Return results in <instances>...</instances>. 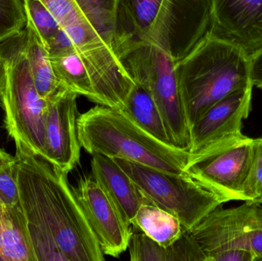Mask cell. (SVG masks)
I'll list each match as a JSON object with an SVG mask.
<instances>
[{"instance_id":"20","label":"cell","mask_w":262,"mask_h":261,"mask_svg":"<svg viewBox=\"0 0 262 261\" xmlns=\"http://www.w3.org/2000/svg\"><path fill=\"white\" fill-rule=\"evenodd\" d=\"M121 110L149 134L167 145L173 146L160 110L146 88L135 84Z\"/></svg>"},{"instance_id":"6","label":"cell","mask_w":262,"mask_h":261,"mask_svg":"<svg viewBox=\"0 0 262 261\" xmlns=\"http://www.w3.org/2000/svg\"><path fill=\"white\" fill-rule=\"evenodd\" d=\"M0 51L8 64L6 87L0 96L6 130L14 142L20 141L34 153L46 157L48 103L35 87L23 49V30L0 42Z\"/></svg>"},{"instance_id":"23","label":"cell","mask_w":262,"mask_h":261,"mask_svg":"<svg viewBox=\"0 0 262 261\" xmlns=\"http://www.w3.org/2000/svg\"><path fill=\"white\" fill-rule=\"evenodd\" d=\"M26 25L21 0H0V42L18 35Z\"/></svg>"},{"instance_id":"2","label":"cell","mask_w":262,"mask_h":261,"mask_svg":"<svg viewBox=\"0 0 262 261\" xmlns=\"http://www.w3.org/2000/svg\"><path fill=\"white\" fill-rule=\"evenodd\" d=\"M90 73L95 104L123 109L135 86L117 49L119 0H41Z\"/></svg>"},{"instance_id":"5","label":"cell","mask_w":262,"mask_h":261,"mask_svg":"<svg viewBox=\"0 0 262 261\" xmlns=\"http://www.w3.org/2000/svg\"><path fill=\"white\" fill-rule=\"evenodd\" d=\"M78 140L89 154L126 159L151 168L181 174L189 153L167 145L143 130L121 109L98 105L80 114Z\"/></svg>"},{"instance_id":"7","label":"cell","mask_w":262,"mask_h":261,"mask_svg":"<svg viewBox=\"0 0 262 261\" xmlns=\"http://www.w3.org/2000/svg\"><path fill=\"white\" fill-rule=\"evenodd\" d=\"M118 52L134 83L146 88L154 98L174 147L189 152L190 129L177 87L174 61L149 43H125Z\"/></svg>"},{"instance_id":"16","label":"cell","mask_w":262,"mask_h":261,"mask_svg":"<svg viewBox=\"0 0 262 261\" xmlns=\"http://www.w3.org/2000/svg\"><path fill=\"white\" fill-rule=\"evenodd\" d=\"M131 231L128 245L131 261H204L189 231L169 247L159 245L134 225Z\"/></svg>"},{"instance_id":"8","label":"cell","mask_w":262,"mask_h":261,"mask_svg":"<svg viewBox=\"0 0 262 261\" xmlns=\"http://www.w3.org/2000/svg\"><path fill=\"white\" fill-rule=\"evenodd\" d=\"M115 159L134 181L142 196L175 216L186 231L229 202L186 171L174 174L126 159Z\"/></svg>"},{"instance_id":"26","label":"cell","mask_w":262,"mask_h":261,"mask_svg":"<svg viewBox=\"0 0 262 261\" xmlns=\"http://www.w3.org/2000/svg\"><path fill=\"white\" fill-rule=\"evenodd\" d=\"M19 205V195L16 182V165L14 159L0 172V205L16 206Z\"/></svg>"},{"instance_id":"15","label":"cell","mask_w":262,"mask_h":261,"mask_svg":"<svg viewBox=\"0 0 262 261\" xmlns=\"http://www.w3.org/2000/svg\"><path fill=\"white\" fill-rule=\"evenodd\" d=\"M91 168L93 177L131 225L143 199L134 181L115 159L104 155H92Z\"/></svg>"},{"instance_id":"11","label":"cell","mask_w":262,"mask_h":261,"mask_svg":"<svg viewBox=\"0 0 262 261\" xmlns=\"http://www.w3.org/2000/svg\"><path fill=\"white\" fill-rule=\"evenodd\" d=\"M73 190L104 254L119 257L128 249L130 224L92 175L80 178Z\"/></svg>"},{"instance_id":"14","label":"cell","mask_w":262,"mask_h":261,"mask_svg":"<svg viewBox=\"0 0 262 261\" xmlns=\"http://www.w3.org/2000/svg\"><path fill=\"white\" fill-rule=\"evenodd\" d=\"M208 32L251 56L262 48V0H211Z\"/></svg>"},{"instance_id":"9","label":"cell","mask_w":262,"mask_h":261,"mask_svg":"<svg viewBox=\"0 0 262 261\" xmlns=\"http://www.w3.org/2000/svg\"><path fill=\"white\" fill-rule=\"evenodd\" d=\"M255 139L245 135L195 153H189L184 171L229 201H244L252 167Z\"/></svg>"},{"instance_id":"3","label":"cell","mask_w":262,"mask_h":261,"mask_svg":"<svg viewBox=\"0 0 262 261\" xmlns=\"http://www.w3.org/2000/svg\"><path fill=\"white\" fill-rule=\"evenodd\" d=\"M210 18L211 0H119L117 49L149 43L177 63L206 35Z\"/></svg>"},{"instance_id":"22","label":"cell","mask_w":262,"mask_h":261,"mask_svg":"<svg viewBox=\"0 0 262 261\" xmlns=\"http://www.w3.org/2000/svg\"><path fill=\"white\" fill-rule=\"evenodd\" d=\"M26 23L36 32L46 47L49 40L61 29L59 23L41 0H21Z\"/></svg>"},{"instance_id":"17","label":"cell","mask_w":262,"mask_h":261,"mask_svg":"<svg viewBox=\"0 0 262 261\" xmlns=\"http://www.w3.org/2000/svg\"><path fill=\"white\" fill-rule=\"evenodd\" d=\"M0 261H37L21 205H0Z\"/></svg>"},{"instance_id":"10","label":"cell","mask_w":262,"mask_h":261,"mask_svg":"<svg viewBox=\"0 0 262 261\" xmlns=\"http://www.w3.org/2000/svg\"><path fill=\"white\" fill-rule=\"evenodd\" d=\"M246 202L236 208L222 205L189 230L204 261H255L246 234Z\"/></svg>"},{"instance_id":"21","label":"cell","mask_w":262,"mask_h":261,"mask_svg":"<svg viewBox=\"0 0 262 261\" xmlns=\"http://www.w3.org/2000/svg\"><path fill=\"white\" fill-rule=\"evenodd\" d=\"M49 57L54 72L63 87L96 102L92 77L75 48Z\"/></svg>"},{"instance_id":"28","label":"cell","mask_w":262,"mask_h":261,"mask_svg":"<svg viewBox=\"0 0 262 261\" xmlns=\"http://www.w3.org/2000/svg\"><path fill=\"white\" fill-rule=\"evenodd\" d=\"M8 64L6 57L0 51V96L4 91L7 79Z\"/></svg>"},{"instance_id":"4","label":"cell","mask_w":262,"mask_h":261,"mask_svg":"<svg viewBox=\"0 0 262 261\" xmlns=\"http://www.w3.org/2000/svg\"><path fill=\"white\" fill-rule=\"evenodd\" d=\"M174 73L189 129L214 104L235 90L252 85L250 55L209 32L175 63Z\"/></svg>"},{"instance_id":"13","label":"cell","mask_w":262,"mask_h":261,"mask_svg":"<svg viewBox=\"0 0 262 261\" xmlns=\"http://www.w3.org/2000/svg\"><path fill=\"white\" fill-rule=\"evenodd\" d=\"M252 87L250 85L232 92L214 104L190 127V154L243 134V121L250 113Z\"/></svg>"},{"instance_id":"19","label":"cell","mask_w":262,"mask_h":261,"mask_svg":"<svg viewBox=\"0 0 262 261\" xmlns=\"http://www.w3.org/2000/svg\"><path fill=\"white\" fill-rule=\"evenodd\" d=\"M23 49L38 94L48 101L64 87L54 72L47 49L33 28L27 23L23 29Z\"/></svg>"},{"instance_id":"29","label":"cell","mask_w":262,"mask_h":261,"mask_svg":"<svg viewBox=\"0 0 262 261\" xmlns=\"http://www.w3.org/2000/svg\"><path fill=\"white\" fill-rule=\"evenodd\" d=\"M15 157L11 156L9 153H6L3 149L0 148V172L14 160Z\"/></svg>"},{"instance_id":"25","label":"cell","mask_w":262,"mask_h":261,"mask_svg":"<svg viewBox=\"0 0 262 261\" xmlns=\"http://www.w3.org/2000/svg\"><path fill=\"white\" fill-rule=\"evenodd\" d=\"M247 203L246 234L251 252L255 261L262 260V206L259 204Z\"/></svg>"},{"instance_id":"12","label":"cell","mask_w":262,"mask_h":261,"mask_svg":"<svg viewBox=\"0 0 262 261\" xmlns=\"http://www.w3.org/2000/svg\"><path fill=\"white\" fill-rule=\"evenodd\" d=\"M78 97L62 88L47 101L45 158L67 174L79 164L81 156L77 131Z\"/></svg>"},{"instance_id":"1","label":"cell","mask_w":262,"mask_h":261,"mask_svg":"<svg viewBox=\"0 0 262 261\" xmlns=\"http://www.w3.org/2000/svg\"><path fill=\"white\" fill-rule=\"evenodd\" d=\"M19 203L37 261H102L104 253L68 174L15 142Z\"/></svg>"},{"instance_id":"27","label":"cell","mask_w":262,"mask_h":261,"mask_svg":"<svg viewBox=\"0 0 262 261\" xmlns=\"http://www.w3.org/2000/svg\"><path fill=\"white\" fill-rule=\"evenodd\" d=\"M250 80L252 85L262 89V48L250 56Z\"/></svg>"},{"instance_id":"18","label":"cell","mask_w":262,"mask_h":261,"mask_svg":"<svg viewBox=\"0 0 262 261\" xmlns=\"http://www.w3.org/2000/svg\"><path fill=\"white\" fill-rule=\"evenodd\" d=\"M131 225L163 247H169L180 239L186 230L171 213L143 196L141 205Z\"/></svg>"},{"instance_id":"24","label":"cell","mask_w":262,"mask_h":261,"mask_svg":"<svg viewBox=\"0 0 262 261\" xmlns=\"http://www.w3.org/2000/svg\"><path fill=\"white\" fill-rule=\"evenodd\" d=\"M244 202L262 204V137L255 139L252 167L244 190Z\"/></svg>"}]
</instances>
